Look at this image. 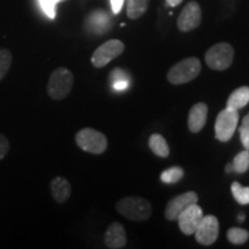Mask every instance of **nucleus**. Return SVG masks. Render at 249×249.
Segmentation results:
<instances>
[{"mask_svg": "<svg viewBox=\"0 0 249 249\" xmlns=\"http://www.w3.org/2000/svg\"><path fill=\"white\" fill-rule=\"evenodd\" d=\"M239 123V110L225 107L218 113L214 123V135L220 142H229L233 138Z\"/></svg>", "mask_w": 249, "mask_h": 249, "instance_id": "obj_6", "label": "nucleus"}, {"mask_svg": "<svg viewBox=\"0 0 249 249\" xmlns=\"http://www.w3.org/2000/svg\"><path fill=\"white\" fill-rule=\"evenodd\" d=\"M86 26L90 31L103 35L107 34L112 27V21L110 15L103 9H96L88 15L86 20Z\"/></svg>", "mask_w": 249, "mask_h": 249, "instance_id": "obj_12", "label": "nucleus"}, {"mask_svg": "<svg viewBox=\"0 0 249 249\" xmlns=\"http://www.w3.org/2000/svg\"><path fill=\"white\" fill-rule=\"evenodd\" d=\"M9 151V141L4 134L0 133V160L5 158Z\"/></svg>", "mask_w": 249, "mask_h": 249, "instance_id": "obj_27", "label": "nucleus"}, {"mask_svg": "<svg viewBox=\"0 0 249 249\" xmlns=\"http://www.w3.org/2000/svg\"><path fill=\"white\" fill-rule=\"evenodd\" d=\"M12 65V53L7 49H0V81L8 73Z\"/></svg>", "mask_w": 249, "mask_h": 249, "instance_id": "obj_23", "label": "nucleus"}, {"mask_svg": "<svg viewBox=\"0 0 249 249\" xmlns=\"http://www.w3.org/2000/svg\"><path fill=\"white\" fill-rule=\"evenodd\" d=\"M38 2L46 17L53 20L55 15H57V13H55V6L58 5L57 2L54 0H38Z\"/></svg>", "mask_w": 249, "mask_h": 249, "instance_id": "obj_25", "label": "nucleus"}, {"mask_svg": "<svg viewBox=\"0 0 249 249\" xmlns=\"http://www.w3.org/2000/svg\"><path fill=\"white\" fill-rule=\"evenodd\" d=\"M232 165L233 171H235L236 173L242 174L247 172L249 170V150L245 149L244 151L239 152L234 157V160H233Z\"/></svg>", "mask_w": 249, "mask_h": 249, "instance_id": "obj_20", "label": "nucleus"}, {"mask_svg": "<svg viewBox=\"0 0 249 249\" xmlns=\"http://www.w3.org/2000/svg\"><path fill=\"white\" fill-rule=\"evenodd\" d=\"M149 148L158 157L166 158L170 155L169 144H167L164 136H161L160 134H152L150 138H149Z\"/></svg>", "mask_w": 249, "mask_h": 249, "instance_id": "obj_17", "label": "nucleus"}, {"mask_svg": "<svg viewBox=\"0 0 249 249\" xmlns=\"http://www.w3.org/2000/svg\"><path fill=\"white\" fill-rule=\"evenodd\" d=\"M202 70L201 61L197 58L191 57L179 61L167 73V80L172 85H183L191 82L200 75Z\"/></svg>", "mask_w": 249, "mask_h": 249, "instance_id": "obj_2", "label": "nucleus"}, {"mask_svg": "<svg viewBox=\"0 0 249 249\" xmlns=\"http://www.w3.org/2000/svg\"><path fill=\"white\" fill-rule=\"evenodd\" d=\"M55 2H57V4H59V2H62V1H66V0H54Z\"/></svg>", "mask_w": 249, "mask_h": 249, "instance_id": "obj_33", "label": "nucleus"}, {"mask_svg": "<svg viewBox=\"0 0 249 249\" xmlns=\"http://www.w3.org/2000/svg\"><path fill=\"white\" fill-rule=\"evenodd\" d=\"M75 142L83 151L93 155H101L107 149V139L99 130L83 128L75 135Z\"/></svg>", "mask_w": 249, "mask_h": 249, "instance_id": "obj_4", "label": "nucleus"}, {"mask_svg": "<svg viewBox=\"0 0 249 249\" xmlns=\"http://www.w3.org/2000/svg\"><path fill=\"white\" fill-rule=\"evenodd\" d=\"M239 134H240L242 145H244L245 149L249 150V112L242 119V124L239 128Z\"/></svg>", "mask_w": 249, "mask_h": 249, "instance_id": "obj_24", "label": "nucleus"}, {"mask_svg": "<svg viewBox=\"0 0 249 249\" xmlns=\"http://www.w3.org/2000/svg\"><path fill=\"white\" fill-rule=\"evenodd\" d=\"M208 105L205 103H197L193 105L188 116V128L192 133H198L203 129L207 123Z\"/></svg>", "mask_w": 249, "mask_h": 249, "instance_id": "obj_14", "label": "nucleus"}, {"mask_svg": "<svg viewBox=\"0 0 249 249\" xmlns=\"http://www.w3.org/2000/svg\"><path fill=\"white\" fill-rule=\"evenodd\" d=\"M185 176V171L180 166H172L163 171L160 174V180L165 183H176L181 180Z\"/></svg>", "mask_w": 249, "mask_h": 249, "instance_id": "obj_19", "label": "nucleus"}, {"mask_svg": "<svg viewBox=\"0 0 249 249\" xmlns=\"http://www.w3.org/2000/svg\"><path fill=\"white\" fill-rule=\"evenodd\" d=\"M127 236L124 226L120 223L114 222L107 227L104 235V242L107 248L119 249L126 246Z\"/></svg>", "mask_w": 249, "mask_h": 249, "instance_id": "obj_13", "label": "nucleus"}, {"mask_svg": "<svg viewBox=\"0 0 249 249\" xmlns=\"http://www.w3.org/2000/svg\"><path fill=\"white\" fill-rule=\"evenodd\" d=\"M124 50V43L119 39H110L96 49L91 57V64L96 68H102L113 59L123 53Z\"/></svg>", "mask_w": 249, "mask_h": 249, "instance_id": "obj_7", "label": "nucleus"}, {"mask_svg": "<svg viewBox=\"0 0 249 249\" xmlns=\"http://www.w3.org/2000/svg\"><path fill=\"white\" fill-rule=\"evenodd\" d=\"M124 4V0H111V8L113 14H119L123 9Z\"/></svg>", "mask_w": 249, "mask_h": 249, "instance_id": "obj_28", "label": "nucleus"}, {"mask_svg": "<svg viewBox=\"0 0 249 249\" xmlns=\"http://www.w3.org/2000/svg\"><path fill=\"white\" fill-rule=\"evenodd\" d=\"M203 210L197 203L191 204L187 207L178 217V224L179 229L183 234L186 235H193L200 225L202 218H203Z\"/></svg>", "mask_w": 249, "mask_h": 249, "instance_id": "obj_9", "label": "nucleus"}, {"mask_svg": "<svg viewBox=\"0 0 249 249\" xmlns=\"http://www.w3.org/2000/svg\"><path fill=\"white\" fill-rule=\"evenodd\" d=\"M108 79H110L111 86L113 85V83L121 82V81H128L129 82L128 75H127V74L124 73L123 70H120V68H116V70L112 71L110 73V75H108Z\"/></svg>", "mask_w": 249, "mask_h": 249, "instance_id": "obj_26", "label": "nucleus"}, {"mask_svg": "<svg viewBox=\"0 0 249 249\" xmlns=\"http://www.w3.org/2000/svg\"><path fill=\"white\" fill-rule=\"evenodd\" d=\"M50 188H51L52 197L58 203H65L70 198L71 187L66 178L55 177V178L52 179L51 183H50Z\"/></svg>", "mask_w": 249, "mask_h": 249, "instance_id": "obj_15", "label": "nucleus"}, {"mask_svg": "<svg viewBox=\"0 0 249 249\" xmlns=\"http://www.w3.org/2000/svg\"><path fill=\"white\" fill-rule=\"evenodd\" d=\"M225 171H226V173H231V172H232V171H233V165H232V163H230V164L226 165Z\"/></svg>", "mask_w": 249, "mask_h": 249, "instance_id": "obj_31", "label": "nucleus"}, {"mask_svg": "<svg viewBox=\"0 0 249 249\" xmlns=\"http://www.w3.org/2000/svg\"><path fill=\"white\" fill-rule=\"evenodd\" d=\"M238 220H239V223H242V222H244V220H245V214H244V213H240V214H239Z\"/></svg>", "mask_w": 249, "mask_h": 249, "instance_id": "obj_32", "label": "nucleus"}, {"mask_svg": "<svg viewBox=\"0 0 249 249\" xmlns=\"http://www.w3.org/2000/svg\"><path fill=\"white\" fill-rule=\"evenodd\" d=\"M194 235L196 241L200 245H213L214 241L218 239V235H219V222H218L217 217L213 216V214L203 216Z\"/></svg>", "mask_w": 249, "mask_h": 249, "instance_id": "obj_8", "label": "nucleus"}, {"mask_svg": "<svg viewBox=\"0 0 249 249\" xmlns=\"http://www.w3.org/2000/svg\"><path fill=\"white\" fill-rule=\"evenodd\" d=\"M198 196L195 192H187L183 194H180L172 200L169 201L165 208V218L169 220H177L179 214L189 207L191 204L197 203Z\"/></svg>", "mask_w": 249, "mask_h": 249, "instance_id": "obj_11", "label": "nucleus"}, {"mask_svg": "<svg viewBox=\"0 0 249 249\" xmlns=\"http://www.w3.org/2000/svg\"><path fill=\"white\" fill-rule=\"evenodd\" d=\"M74 76L70 70L59 67L53 71L48 83V93L54 101H60L70 95L73 88Z\"/></svg>", "mask_w": 249, "mask_h": 249, "instance_id": "obj_3", "label": "nucleus"}, {"mask_svg": "<svg viewBox=\"0 0 249 249\" xmlns=\"http://www.w3.org/2000/svg\"><path fill=\"white\" fill-rule=\"evenodd\" d=\"M116 208L121 216L134 222L147 220L150 218L152 213L150 202L139 196H127L121 198Z\"/></svg>", "mask_w": 249, "mask_h": 249, "instance_id": "obj_1", "label": "nucleus"}, {"mask_svg": "<svg viewBox=\"0 0 249 249\" xmlns=\"http://www.w3.org/2000/svg\"><path fill=\"white\" fill-rule=\"evenodd\" d=\"M128 86H129L128 81H121V82L113 83V85H112V88L114 90H124Z\"/></svg>", "mask_w": 249, "mask_h": 249, "instance_id": "obj_29", "label": "nucleus"}, {"mask_svg": "<svg viewBox=\"0 0 249 249\" xmlns=\"http://www.w3.org/2000/svg\"><path fill=\"white\" fill-rule=\"evenodd\" d=\"M249 103V87L244 86L235 89L227 99L226 107L233 110H240Z\"/></svg>", "mask_w": 249, "mask_h": 249, "instance_id": "obj_16", "label": "nucleus"}, {"mask_svg": "<svg viewBox=\"0 0 249 249\" xmlns=\"http://www.w3.org/2000/svg\"><path fill=\"white\" fill-rule=\"evenodd\" d=\"M165 1H166V4L171 6V7H176V6L181 4L183 0H165Z\"/></svg>", "mask_w": 249, "mask_h": 249, "instance_id": "obj_30", "label": "nucleus"}, {"mask_svg": "<svg viewBox=\"0 0 249 249\" xmlns=\"http://www.w3.org/2000/svg\"><path fill=\"white\" fill-rule=\"evenodd\" d=\"M202 12L200 5L196 1H189L185 7L182 8L180 13L177 26L178 29L182 33H188V31L194 30L201 24Z\"/></svg>", "mask_w": 249, "mask_h": 249, "instance_id": "obj_10", "label": "nucleus"}, {"mask_svg": "<svg viewBox=\"0 0 249 249\" xmlns=\"http://www.w3.org/2000/svg\"><path fill=\"white\" fill-rule=\"evenodd\" d=\"M204 58L211 70L225 71L232 65L234 59V49L229 43H218L208 50Z\"/></svg>", "mask_w": 249, "mask_h": 249, "instance_id": "obj_5", "label": "nucleus"}, {"mask_svg": "<svg viewBox=\"0 0 249 249\" xmlns=\"http://www.w3.org/2000/svg\"><path fill=\"white\" fill-rule=\"evenodd\" d=\"M150 0H126L127 17L132 20L141 18L147 12Z\"/></svg>", "mask_w": 249, "mask_h": 249, "instance_id": "obj_18", "label": "nucleus"}, {"mask_svg": "<svg viewBox=\"0 0 249 249\" xmlns=\"http://www.w3.org/2000/svg\"><path fill=\"white\" fill-rule=\"evenodd\" d=\"M227 240L233 245H244L249 238V232L241 227H231L227 231Z\"/></svg>", "mask_w": 249, "mask_h": 249, "instance_id": "obj_21", "label": "nucleus"}, {"mask_svg": "<svg viewBox=\"0 0 249 249\" xmlns=\"http://www.w3.org/2000/svg\"><path fill=\"white\" fill-rule=\"evenodd\" d=\"M231 192L234 200L241 205L249 204V187L241 186L240 183L234 181L231 185Z\"/></svg>", "mask_w": 249, "mask_h": 249, "instance_id": "obj_22", "label": "nucleus"}]
</instances>
